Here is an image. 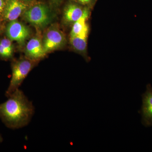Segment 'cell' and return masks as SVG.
<instances>
[{
    "mask_svg": "<svg viewBox=\"0 0 152 152\" xmlns=\"http://www.w3.org/2000/svg\"><path fill=\"white\" fill-rule=\"evenodd\" d=\"M0 104V119L12 129L27 126L34 113V107L23 91L18 89Z\"/></svg>",
    "mask_w": 152,
    "mask_h": 152,
    "instance_id": "1",
    "label": "cell"
},
{
    "mask_svg": "<svg viewBox=\"0 0 152 152\" xmlns=\"http://www.w3.org/2000/svg\"><path fill=\"white\" fill-rule=\"evenodd\" d=\"M33 61L21 59L13 63L12 66V77L5 93L7 97L19 89L22 83L34 65Z\"/></svg>",
    "mask_w": 152,
    "mask_h": 152,
    "instance_id": "2",
    "label": "cell"
},
{
    "mask_svg": "<svg viewBox=\"0 0 152 152\" xmlns=\"http://www.w3.org/2000/svg\"><path fill=\"white\" fill-rule=\"evenodd\" d=\"M26 20L38 27L48 25L50 21V14L48 8L43 4L37 5L28 9L24 13Z\"/></svg>",
    "mask_w": 152,
    "mask_h": 152,
    "instance_id": "3",
    "label": "cell"
},
{
    "mask_svg": "<svg viewBox=\"0 0 152 152\" xmlns=\"http://www.w3.org/2000/svg\"><path fill=\"white\" fill-rule=\"evenodd\" d=\"M142 123L145 126H152V86L147 85L145 91L142 95V105L140 110Z\"/></svg>",
    "mask_w": 152,
    "mask_h": 152,
    "instance_id": "4",
    "label": "cell"
},
{
    "mask_svg": "<svg viewBox=\"0 0 152 152\" xmlns=\"http://www.w3.org/2000/svg\"><path fill=\"white\" fill-rule=\"evenodd\" d=\"M7 36L12 41L23 43L30 35V31L24 25L16 20L11 21L6 30Z\"/></svg>",
    "mask_w": 152,
    "mask_h": 152,
    "instance_id": "5",
    "label": "cell"
},
{
    "mask_svg": "<svg viewBox=\"0 0 152 152\" xmlns=\"http://www.w3.org/2000/svg\"><path fill=\"white\" fill-rule=\"evenodd\" d=\"M65 42V38L61 31L53 29L47 33L42 44L44 50L47 53L63 46Z\"/></svg>",
    "mask_w": 152,
    "mask_h": 152,
    "instance_id": "6",
    "label": "cell"
},
{
    "mask_svg": "<svg viewBox=\"0 0 152 152\" xmlns=\"http://www.w3.org/2000/svg\"><path fill=\"white\" fill-rule=\"evenodd\" d=\"M26 7L19 0H7L4 8V17L10 21L16 20Z\"/></svg>",
    "mask_w": 152,
    "mask_h": 152,
    "instance_id": "7",
    "label": "cell"
},
{
    "mask_svg": "<svg viewBox=\"0 0 152 152\" xmlns=\"http://www.w3.org/2000/svg\"><path fill=\"white\" fill-rule=\"evenodd\" d=\"M26 52L27 56L33 61L40 59L47 54L42 43L37 38H33L29 41L26 47Z\"/></svg>",
    "mask_w": 152,
    "mask_h": 152,
    "instance_id": "8",
    "label": "cell"
},
{
    "mask_svg": "<svg viewBox=\"0 0 152 152\" xmlns=\"http://www.w3.org/2000/svg\"><path fill=\"white\" fill-rule=\"evenodd\" d=\"M88 29H87L77 35L70 36V43L74 49L85 56L86 53Z\"/></svg>",
    "mask_w": 152,
    "mask_h": 152,
    "instance_id": "9",
    "label": "cell"
},
{
    "mask_svg": "<svg viewBox=\"0 0 152 152\" xmlns=\"http://www.w3.org/2000/svg\"><path fill=\"white\" fill-rule=\"evenodd\" d=\"M85 8L83 9L75 4L68 5L64 12V18L68 23H74L83 16Z\"/></svg>",
    "mask_w": 152,
    "mask_h": 152,
    "instance_id": "10",
    "label": "cell"
},
{
    "mask_svg": "<svg viewBox=\"0 0 152 152\" xmlns=\"http://www.w3.org/2000/svg\"><path fill=\"white\" fill-rule=\"evenodd\" d=\"M90 14V10L89 9L85 8L83 16L74 23L71 31L70 36L79 34L85 30L89 28L87 23V21L89 16Z\"/></svg>",
    "mask_w": 152,
    "mask_h": 152,
    "instance_id": "11",
    "label": "cell"
},
{
    "mask_svg": "<svg viewBox=\"0 0 152 152\" xmlns=\"http://www.w3.org/2000/svg\"><path fill=\"white\" fill-rule=\"evenodd\" d=\"M0 44L3 46L4 48L7 50L11 53H13V47L12 43L10 40L8 39H3L0 42Z\"/></svg>",
    "mask_w": 152,
    "mask_h": 152,
    "instance_id": "12",
    "label": "cell"
},
{
    "mask_svg": "<svg viewBox=\"0 0 152 152\" xmlns=\"http://www.w3.org/2000/svg\"><path fill=\"white\" fill-rule=\"evenodd\" d=\"M5 6V3L4 0H0V14L2 12L3 10H4Z\"/></svg>",
    "mask_w": 152,
    "mask_h": 152,
    "instance_id": "13",
    "label": "cell"
},
{
    "mask_svg": "<svg viewBox=\"0 0 152 152\" xmlns=\"http://www.w3.org/2000/svg\"><path fill=\"white\" fill-rule=\"evenodd\" d=\"M80 2L83 3V4H87L91 3L95 0H77Z\"/></svg>",
    "mask_w": 152,
    "mask_h": 152,
    "instance_id": "14",
    "label": "cell"
},
{
    "mask_svg": "<svg viewBox=\"0 0 152 152\" xmlns=\"http://www.w3.org/2000/svg\"><path fill=\"white\" fill-rule=\"evenodd\" d=\"M3 139L2 136L0 134V143H1L3 142Z\"/></svg>",
    "mask_w": 152,
    "mask_h": 152,
    "instance_id": "15",
    "label": "cell"
},
{
    "mask_svg": "<svg viewBox=\"0 0 152 152\" xmlns=\"http://www.w3.org/2000/svg\"><path fill=\"white\" fill-rule=\"evenodd\" d=\"M26 1H29V0H26Z\"/></svg>",
    "mask_w": 152,
    "mask_h": 152,
    "instance_id": "16",
    "label": "cell"
}]
</instances>
